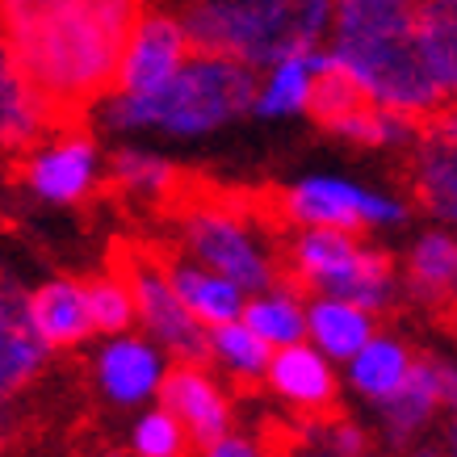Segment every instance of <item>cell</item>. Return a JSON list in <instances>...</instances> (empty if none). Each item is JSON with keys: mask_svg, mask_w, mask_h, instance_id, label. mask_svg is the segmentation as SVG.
Listing matches in <instances>:
<instances>
[{"mask_svg": "<svg viewBox=\"0 0 457 457\" xmlns=\"http://www.w3.org/2000/svg\"><path fill=\"white\" fill-rule=\"evenodd\" d=\"M453 298H457V278H453Z\"/></svg>", "mask_w": 457, "mask_h": 457, "instance_id": "38", "label": "cell"}, {"mask_svg": "<svg viewBox=\"0 0 457 457\" xmlns=\"http://www.w3.org/2000/svg\"><path fill=\"white\" fill-rule=\"evenodd\" d=\"M420 0H336L332 29H411Z\"/></svg>", "mask_w": 457, "mask_h": 457, "instance_id": "32", "label": "cell"}, {"mask_svg": "<svg viewBox=\"0 0 457 457\" xmlns=\"http://www.w3.org/2000/svg\"><path fill=\"white\" fill-rule=\"evenodd\" d=\"M453 97H457V88H453Z\"/></svg>", "mask_w": 457, "mask_h": 457, "instance_id": "39", "label": "cell"}, {"mask_svg": "<svg viewBox=\"0 0 457 457\" xmlns=\"http://www.w3.org/2000/svg\"><path fill=\"white\" fill-rule=\"evenodd\" d=\"M180 244H185V256H194V261L227 273L248 294L269 290L278 281V269H273V256L264 248L261 231L244 214H236V210H227V206L189 210L185 222H180Z\"/></svg>", "mask_w": 457, "mask_h": 457, "instance_id": "6", "label": "cell"}, {"mask_svg": "<svg viewBox=\"0 0 457 457\" xmlns=\"http://www.w3.org/2000/svg\"><path fill=\"white\" fill-rule=\"evenodd\" d=\"M88 315H93V332L97 336H118L135 332L139 323V306H135V290L122 278H93L88 286Z\"/></svg>", "mask_w": 457, "mask_h": 457, "instance_id": "29", "label": "cell"}, {"mask_svg": "<svg viewBox=\"0 0 457 457\" xmlns=\"http://www.w3.org/2000/svg\"><path fill=\"white\" fill-rule=\"evenodd\" d=\"M457 278V239L449 231H428L407 252V281L416 294H445Z\"/></svg>", "mask_w": 457, "mask_h": 457, "instance_id": "27", "label": "cell"}, {"mask_svg": "<svg viewBox=\"0 0 457 457\" xmlns=\"http://www.w3.org/2000/svg\"><path fill=\"white\" fill-rule=\"evenodd\" d=\"M189 445H194L189 428L168 411L164 403H160V407H147V411L135 420V428H130V453L135 457H185Z\"/></svg>", "mask_w": 457, "mask_h": 457, "instance_id": "30", "label": "cell"}, {"mask_svg": "<svg viewBox=\"0 0 457 457\" xmlns=\"http://www.w3.org/2000/svg\"><path fill=\"white\" fill-rule=\"evenodd\" d=\"M110 172L126 194L135 197H168L177 185V168L168 164L164 155L143 152V147H122L110 160Z\"/></svg>", "mask_w": 457, "mask_h": 457, "instance_id": "28", "label": "cell"}, {"mask_svg": "<svg viewBox=\"0 0 457 457\" xmlns=\"http://www.w3.org/2000/svg\"><path fill=\"white\" fill-rule=\"evenodd\" d=\"M180 21L197 51L269 68L332 38L336 0H180Z\"/></svg>", "mask_w": 457, "mask_h": 457, "instance_id": "3", "label": "cell"}, {"mask_svg": "<svg viewBox=\"0 0 457 457\" xmlns=\"http://www.w3.org/2000/svg\"><path fill=\"white\" fill-rule=\"evenodd\" d=\"M328 55L365 88V97L411 118L436 113L449 97L441 80L420 55L416 26L411 29H332Z\"/></svg>", "mask_w": 457, "mask_h": 457, "instance_id": "4", "label": "cell"}, {"mask_svg": "<svg viewBox=\"0 0 457 457\" xmlns=\"http://www.w3.org/2000/svg\"><path fill=\"white\" fill-rule=\"evenodd\" d=\"M4 432H9V420H4V411H0V441H4Z\"/></svg>", "mask_w": 457, "mask_h": 457, "instance_id": "37", "label": "cell"}, {"mask_svg": "<svg viewBox=\"0 0 457 457\" xmlns=\"http://www.w3.org/2000/svg\"><path fill=\"white\" fill-rule=\"evenodd\" d=\"M202 457H273V453L256 436L231 428V432H222V436H214L210 445H202Z\"/></svg>", "mask_w": 457, "mask_h": 457, "instance_id": "34", "label": "cell"}, {"mask_svg": "<svg viewBox=\"0 0 457 457\" xmlns=\"http://www.w3.org/2000/svg\"><path fill=\"white\" fill-rule=\"evenodd\" d=\"M101 177V152L97 143L71 130L59 139L42 143L38 152L26 160V185L29 194L51 202V206H76L97 189Z\"/></svg>", "mask_w": 457, "mask_h": 457, "instance_id": "11", "label": "cell"}, {"mask_svg": "<svg viewBox=\"0 0 457 457\" xmlns=\"http://www.w3.org/2000/svg\"><path fill=\"white\" fill-rule=\"evenodd\" d=\"M365 88H361L353 76H348L345 68H336V63H328L323 68V76L315 80V93H311V118H315L323 130H332L345 113H353V110H361L365 105Z\"/></svg>", "mask_w": 457, "mask_h": 457, "instance_id": "31", "label": "cell"}, {"mask_svg": "<svg viewBox=\"0 0 457 457\" xmlns=\"http://www.w3.org/2000/svg\"><path fill=\"white\" fill-rule=\"evenodd\" d=\"M332 135L348 143H361V147H403V143H411L420 135V126L411 113L378 105V101H365L361 110L345 113L332 126Z\"/></svg>", "mask_w": 457, "mask_h": 457, "instance_id": "26", "label": "cell"}, {"mask_svg": "<svg viewBox=\"0 0 457 457\" xmlns=\"http://www.w3.org/2000/svg\"><path fill=\"white\" fill-rule=\"evenodd\" d=\"M143 0H0V38L51 113H80L118 88Z\"/></svg>", "mask_w": 457, "mask_h": 457, "instance_id": "1", "label": "cell"}, {"mask_svg": "<svg viewBox=\"0 0 457 457\" xmlns=\"http://www.w3.org/2000/svg\"><path fill=\"white\" fill-rule=\"evenodd\" d=\"M273 395L281 403H290L298 411H311V416H323L336 407V395H340V378H336V361L315 348L311 340H298V345L273 348V361H269V378H264Z\"/></svg>", "mask_w": 457, "mask_h": 457, "instance_id": "14", "label": "cell"}, {"mask_svg": "<svg viewBox=\"0 0 457 457\" xmlns=\"http://www.w3.org/2000/svg\"><path fill=\"white\" fill-rule=\"evenodd\" d=\"M210 365L222 370V374L239 382V386H256L269 378V361H273V348L264 345L261 336L252 332L244 315L231 319V323H219L210 328Z\"/></svg>", "mask_w": 457, "mask_h": 457, "instance_id": "23", "label": "cell"}, {"mask_svg": "<svg viewBox=\"0 0 457 457\" xmlns=\"http://www.w3.org/2000/svg\"><path fill=\"white\" fill-rule=\"evenodd\" d=\"M51 118L55 113L46 110V101L34 93V84L21 76V68L0 38V152H17V147L34 143Z\"/></svg>", "mask_w": 457, "mask_h": 457, "instance_id": "21", "label": "cell"}, {"mask_svg": "<svg viewBox=\"0 0 457 457\" xmlns=\"http://www.w3.org/2000/svg\"><path fill=\"white\" fill-rule=\"evenodd\" d=\"M416 189H420V202L436 219L457 227V135L428 130V139L420 147Z\"/></svg>", "mask_w": 457, "mask_h": 457, "instance_id": "24", "label": "cell"}, {"mask_svg": "<svg viewBox=\"0 0 457 457\" xmlns=\"http://www.w3.org/2000/svg\"><path fill=\"white\" fill-rule=\"evenodd\" d=\"M244 323L261 336L269 348H286L306 340V303L303 294L290 290V286H269V290L248 294L244 303Z\"/></svg>", "mask_w": 457, "mask_h": 457, "instance_id": "22", "label": "cell"}, {"mask_svg": "<svg viewBox=\"0 0 457 457\" xmlns=\"http://www.w3.org/2000/svg\"><path fill=\"white\" fill-rule=\"evenodd\" d=\"M416 42L420 55L453 97L457 88V0H420L416 9Z\"/></svg>", "mask_w": 457, "mask_h": 457, "instance_id": "25", "label": "cell"}, {"mask_svg": "<svg viewBox=\"0 0 457 457\" xmlns=\"http://www.w3.org/2000/svg\"><path fill=\"white\" fill-rule=\"evenodd\" d=\"M273 457H345V453H336V449H328V445L319 441V436H311V441L286 445V449H278Z\"/></svg>", "mask_w": 457, "mask_h": 457, "instance_id": "35", "label": "cell"}, {"mask_svg": "<svg viewBox=\"0 0 457 457\" xmlns=\"http://www.w3.org/2000/svg\"><path fill=\"white\" fill-rule=\"evenodd\" d=\"M126 281L135 290V306H139L143 332L155 345L168 348V357L177 361H206L210 357V328L180 303L172 273L164 261H155L152 252H126Z\"/></svg>", "mask_w": 457, "mask_h": 457, "instance_id": "8", "label": "cell"}, {"mask_svg": "<svg viewBox=\"0 0 457 457\" xmlns=\"http://www.w3.org/2000/svg\"><path fill=\"white\" fill-rule=\"evenodd\" d=\"M290 269L311 294H340L382 311L395 298V264L386 252L365 248L357 236L332 227H303L290 244Z\"/></svg>", "mask_w": 457, "mask_h": 457, "instance_id": "5", "label": "cell"}, {"mask_svg": "<svg viewBox=\"0 0 457 457\" xmlns=\"http://www.w3.org/2000/svg\"><path fill=\"white\" fill-rule=\"evenodd\" d=\"M328 63H332V55H328L323 46L298 51V55H286V59H278V63H269L261 88H256L252 113H256V118H294V113H306L311 110L315 80L323 76Z\"/></svg>", "mask_w": 457, "mask_h": 457, "instance_id": "17", "label": "cell"}, {"mask_svg": "<svg viewBox=\"0 0 457 457\" xmlns=\"http://www.w3.org/2000/svg\"><path fill=\"white\" fill-rule=\"evenodd\" d=\"M378 332L370 306L340 298V294H311L306 303V340L323 348L332 361H348Z\"/></svg>", "mask_w": 457, "mask_h": 457, "instance_id": "18", "label": "cell"}, {"mask_svg": "<svg viewBox=\"0 0 457 457\" xmlns=\"http://www.w3.org/2000/svg\"><path fill=\"white\" fill-rule=\"evenodd\" d=\"M453 370L449 361L441 357H416V370L403 382L390 399L378 403V416H382V428L395 445L416 441L420 432H428V424L449 407V382H453Z\"/></svg>", "mask_w": 457, "mask_h": 457, "instance_id": "13", "label": "cell"}, {"mask_svg": "<svg viewBox=\"0 0 457 457\" xmlns=\"http://www.w3.org/2000/svg\"><path fill=\"white\" fill-rule=\"evenodd\" d=\"M348 365V386L357 390L365 403H382L390 399L395 390L411 378L416 370V353L403 345L399 336H386V332H374L365 345L345 361Z\"/></svg>", "mask_w": 457, "mask_h": 457, "instance_id": "20", "label": "cell"}, {"mask_svg": "<svg viewBox=\"0 0 457 457\" xmlns=\"http://www.w3.org/2000/svg\"><path fill=\"white\" fill-rule=\"evenodd\" d=\"M160 403L189 428L194 445H210L214 436L231 432V420H236L231 395L222 390V382L202 361H177L164 378Z\"/></svg>", "mask_w": 457, "mask_h": 457, "instance_id": "12", "label": "cell"}, {"mask_svg": "<svg viewBox=\"0 0 457 457\" xmlns=\"http://www.w3.org/2000/svg\"><path fill=\"white\" fill-rule=\"evenodd\" d=\"M26 315L29 328L38 332V340L51 353L55 348H76L93 332V315H88V290L71 278L42 281L38 290L26 294Z\"/></svg>", "mask_w": 457, "mask_h": 457, "instance_id": "16", "label": "cell"}, {"mask_svg": "<svg viewBox=\"0 0 457 457\" xmlns=\"http://www.w3.org/2000/svg\"><path fill=\"white\" fill-rule=\"evenodd\" d=\"M286 219L298 227H332V231H378V227H399L407 219L395 194L370 189L361 180H345V177H306L298 185L286 189L281 197Z\"/></svg>", "mask_w": 457, "mask_h": 457, "instance_id": "7", "label": "cell"}, {"mask_svg": "<svg viewBox=\"0 0 457 457\" xmlns=\"http://www.w3.org/2000/svg\"><path fill=\"white\" fill-rule=\"evenodd\" d=\"M315 432L328 449H336V453H345V457H361L370 449L365 432H361L357 424H348V420H332V424H323V428H315Z\"/></svg>", "mask_w": 457, "mask_h": 457, "instance_id": "33", "label": "cell"}, {"mask_svg": "<svg viewBox=\"0 0 457 457\" xmlns=\"http://www.w3.org/2000/svg\"><path fill=\"white\" fill-rule=\"evenodd\" d=\"M51 348L38 340L26 315V294L9 273H0V411L42 374Z\"/></svg>", "mask_w": 457, "mask_h": 457, "instance_id": "15", "label": "cell"}, {"mask_svg": "<svg viewBox=\"0 0 457 457\" xmlns=\"http://www.w3.org/2000/svg\"><path fill=\"white\" fill-rule=\"evenodd\" d=\"M256 88H261L256 68L231 55L194 51L185 59V68L160 88H147V93L113 88L110 97H101V122L118 135L155 130L168 139H202L252 113Z\"/></svg>", "mask_w": 457, "mask_h": 457, "instance_id": "2", "label": "cell"}, {"mask_svg": "<svg viewBox=\"0 0 457 457\" xmlns=\"http://www.w3.org/2000/svg\"><path fill=\"white\" fill-rule=\"evenodd\" d=\"M168 273H172L180 303L189 306L206 328H219V323H231V319L244 315L248 290L239 281H231L227 273H219V269H210V264L194 261V256H180V261L168 264Z\"/></svg>", "mask_w": 457, "mask_h": 457, "instance_id": "19", "label": "cell"}, {"mask_svg": "<svg viewBox=\"0 0 457 457\" xmlns=\"http://www.w3.org/2000/svg\"><path fill=\"white\" fill-rule=\"evenodd\" d=\"M420 457H453V453H445V449H424Z\"/></svg>", "mask_w": 457, "mask_h": 457, "instance_id": "36", "label": "cell"}, {"mask_svg": "<svg viewBox=\"0 0 457 457\" xmlns=\"http://www.w3.org/2000/svg\"><path fill=\"white\" fill-rule=\"evenodd\" d=\"M168 348L155 345L152 336L143 332H118L110 336L105 345L97 348L93 357V378H97L101 395L113 403V407H143V403H160V390H164L168 378Z\"/></svg>", "mask_w": 457, "mask_h": 457, "instance_id": "9", "label": "cell"}, {"mask_svg": "<svg viewBox=\"0 0 457 457\" xmlns=\"http://www.w3.org/2000/svg\"><path fill=\"white\" fill-rule=\"evenodd\" d=\"M197 46L189 38L185 21L172 13H143L130 42L122 51V68H118V88L126 93H147L160 88L164 80H172L185 59L194 55Z\"/></svg>", "mask_w": 457, "mask_h": 457, "instance_id": "10", "label": "cell"}]
</instances>
